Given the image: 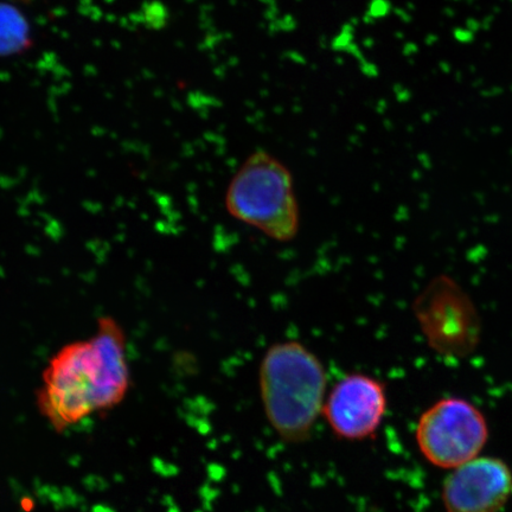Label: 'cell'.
Returning a JSON list of instances; mask_svg holds the SVG:
<instances>
[{
    "label": "cell",
    "instance_id": "obj_1",
    "mask_svg": "<svg viewBox=\"0 0 512 512\" xmlns=\"http://www.w3.org/2000/svg\"><path fill=\"white\" fill-rule=\"evenodd\" d=\"M130 382L123 326L113 317H101L93 336L64 345L51 358L38 390V407L62 431L117 406Z\"/></svg>",
    "mask_w": 512,
    "mask_h": 512
},
{
    "label": "cell",
    "instance_id": "obj_2",
    "mask_svg": "<svg viewBox=\"0 0 512 512\" xmlns=\"http://www.w3.org/2000/svg\"><path fill=\"white\" fill-rule=\"evenodd\" d=\"M262 408L286 444L309 441L323 413L328 375L320 358L297 341L272 345L259 367Z\"/></svg>",
    "mask_w": 512,
    "mask_h": 512
},
{
    "label": "cell",
    "instance_id": "obj_3",
    "mask_svg": "<svg viewBox=\"0 0 512 512\" xmlns=\"http://www.w3.org/2000/svg\"><path fill=\"white\" fill-rule=\"evenodd\" d=\"M226 209L235 220L278 242L296 239L300 211L290 169L265 151L254 152L230 181Z\"/></svg>",
    "mask_w": 512,
    "mask_h": 512
},
{
    "label": "cell",
    "instance_id": "obj_4",
    "mask_svg": "<svg viewBox=\"0 0 512 512\" xmlns=\"http://www.w3.org/2000/svg\"><path fill=\"white\" fill-rule=\"evenodd\" d=\"M488 420L472 402L456 396L434 402L421 414L415 440L428 463L452 471L482 456L488 444Z\"/></svg>",
    "mask_w": 512,
    "mask_h": 512
},
{
    "label": "cell",
    "instance_id": "obj_5",
    "mask_svg": "<svg viewBox=\"0 0 512 512\" xmlns=\"http://www.w3.org/2000/svg\"><path fill=\"white\" fill-rule=\"evenodd\" d=\"M428 345L439 355L464 358L480 341V319L463 288L448 277L435 278L414 303Z\"/></svg>",
    "mask_w": 512,
    "mask_h": 512
},
{
    "label": "cell",
    "instance_id": "obj_6",
    "mask_svg": "<svg viewBox=\"0 0 512 512\" xmlns=\"http://www.w3.org/2000/svg\"><path fill=\"white\" fill-rule=\"evenodd\" d=\"M387 411L386 384L354 373L344 376L326 395L322 416L336 438L356 443L375 437Z\"/></svg>",
    "mask_w": 512,
    "mask_h": 512
},
{
    "label": "cell",
    "instance_id": "obj_7",
    "mask_svg": "<svg viewBox=\"0 0 512 512\" xmlns=\"http://www.w3.org/2000/svg\"><path fill=\"white\" fill-rule=\"evenodd\" d=\"M511 497V467L496 457L479 456L457 467L441 488L446 512H502Z\"/></svg>",
    "mask_w": 512,
    "mask_h": 512
}]
</instances>
